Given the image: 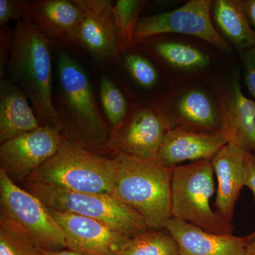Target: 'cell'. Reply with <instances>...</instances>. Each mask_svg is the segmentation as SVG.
<instances>
[{
    "instance_id": "1",
    "label": "cell",
    "mask_w": 255,
    "mask_h": 255,
    "mask_svg": "<svg viewBox=\"0 0 255 255\" xmlns=\"http://www.w3.org/2000/svg\"><path fill=\"white\" fill-rule=\"evenodd\" d=\"M50 46L49 38L29 21H18L13 31L5 79L27 97L41 127L62 129L52 95Z\"/></svg>"
},
{
    "instance_id": "2",
    "label": "cell",
    "mask_w": 255,
    "mask_h": 255,
    "mask_svg": "<svg viewBox=\"0 0 255 255\" xmlns=\"http://www.w3.org/2000/svg\"><path fill=\"white\" fill-rule=\"evenodd\" d=\"M115 159L117 175L111 195L138 213L148 229L166 228L172 218L173 168L122 153Z\"/></svg>"
},
{
    "instance_id": "3",
    "label": "cell",
    "mask_w": 255,
    "mask_h": 255,
    "mask_svg": "<svg viewBox=\"0 0 255 255\" xmlns=\"http://www.w3.org/2000/svg\"><path fill=\"white\" fill-rule=\"evenodd\" d=\"M60 100L58 111L65 140L86 148L108 143L107 126L85 70L65 53L58 60Z\"/></svg>"
},
{
    "instance_id": "4",
    "label": "cell",
    "mask_w": 255,
    "mask_h": 255,
    "mask_svg": "<svg viewBox=\"0 0 255 255\" xmlns=\"http://www.w3.org/2000/svg\"><path fill=\"white\" fill-rule=\"evenodd\" d=\"M117 169L115 158L97 155L65 140L56 153L27 180L77 192L112 194Z\"/></svg>"
},
{
    "instance_id": "5",
    "label": "cell",
    "mask_w": 255,
    "mask_h": 255,
    "mask_svg": "<svg viewBox=\"0 0 255 255\" xmlns=\"http://www.w3.org/2000/svg\"><path fill=\"white\" fill-rule=\"evenodd\" d=\"M211 159H203L174 167L172 179V216L220 235L233 234L232 223L211 208L215 191Z\"/></svg>"
},
{
    "instance_id": "6",
    "label": "cell",
    "mask_w": 255,
    "mask_h": 255,
    "mask_svg": "<svg viewBox=\"0 0 255 255\" xmlns=\"http://www.w3.org/2000/svg\"><path fill=\"white\" fill-rule=\"evenodd\" d=\"M28 188L49 209L97 220L128 238L149 230L138 213L111 194L77 192L36 182H28Z\"/></svg>"
},
{
    "instance_id": "7",
    "label": "cell",
    "mask_w": 255,
    "mask_h": 255,
    "mask_svg": "<svg viewBox=\"0 0 255 255\" xmlns=\"http://www.w3.org/2000/svg\"><path fill=\"white\" fill-rule=\"evenodd\" d=\"M0 219L5 220L46 252L68 249L63 230L48 207L15 184L0 169Z\"/></svg>"
},
{
    "instance_id": "8",
    "label": "cell",
    "mask_w": 255,
    "mask_h": 255,
    "mask_svg": "<svg viewBox=\"0 0 255 255\" xmlns=\"http://www.w3.org/2000/svg\"><path fill=\"white\" fill-rule=\"evenodd\" d=\"M212 0H191L172 11L148 15L139 19L135 45L159 35L182 34L199 38L223 53L233 46L217 31L211 16Z\"/></svg>"
},
{
    "instance_id": "9",
    "label": "cell",
    "mask_w": 255,
    "mask_h": 255,
    "mask_svg": "<svg viewBox=\"0 0 255 255\" xmlns=\"http://www.w3.org/2000/svg\"><path fill=\"white\" fill-rule=\"evenodd\" d=\"M213 92V91H212ZM168 130L221 132V116L214 92L196 85L176 87L152 104Z\"/></svg>"
},
{
    "instance_id": "10",
    "label": "cell",
    "mask_w": 255,
    "mask_h": 255,
    "mask_svg": "<svg viewBox=\"0 0 255 255\" xmlns=\"http://www.w3.org/2000/svg\"><path fill=\"white\" fill-rule=\"evenodd\" d=\"M65 140L60 128L41 127L0 146V169L11 180L28 179L56 153Z\"/></svg>"
},
{
    "instance_id": "11",
    "label": "cell",
    "mask_w": 255,
    "mask_h": 255,
    "mask_svg": "<svg viewBox=\"0 0 255 255\" xmlns=\"http://www.w3.org/2000/svg\"><path fill=\"white\" fill-rule=\"evenodd\" d=\"M168 130L152 105L137 107L113 130L107 145L117 153L155 159Z\"/></svg>"
},
{
    "instance_id": "12",
    "label": "cell",
    "mask_w": 255,
    "mask_h": 255,
    "mask_svg": "<svg viewBox=\"0 0 255 255\" xmlns=\"http://www.w3.org/2000/svg\"><path fill=\"white\" fill-rule=\"evenodd\" d=\"M221 116V130L228 143L255 152V101L242 90L239 75L213 87Z\"/></svg>"
},
{
    "instance_id": "13",
    "label": "cell",
    "mask_w": 255,
    "mask_h": 255,
    "mask_svg": "<svg viewBox=\"0 0 255 255\" xmlns=\"http://www.w3.org/2000/svg\"><path fill=\"white\" fill-rule=\"evenodd\" d=\"M48 209L63 230L70 251L83 255H117L130 239L97 220Z\"/></svg>"
},
{
    "instance_id": "14",
    "label": "cell",
    "mask_w": 255,
    "mask_h": 255,
    "mask_svg": "<svg viewBox=\"0 0 255 255\" xmlns=\"http://www.w3.org/2000/svg\"><path fill=\"white\" fill-rule=\"evenodd\" d=\"M80 9L75 43L95 58L111 60L118 58L119 48L110 0H75Z\"/></svg>"
},
{
    "instance_id": "15",
    "label": "cell",
    "mask_w": 255,
    "mask_h": 255,
    "mask_svg": "<svg viewBox=\"0 0 255 255\" xmlns=\"http://www.w3.org/2000/svg\"><path fill=\"white\" fill-rule=\"evenodd\" d=\"M227 143L221 132L200 133L170 129L164 135L155 160L164 167L174 168L187 161L211 159Z\"/></svg>"
},
{
    "instance_id": "16",
    "label": "cell",
    "mask_w": 255,
    "mask_h": 255,
    "mask_svg": "<svg viewBox=\"0 0 255 255\" xmlns=\"http://www.w3.org/2000/svg\"><path fill=\"white\" fill-rule=\"evenodd\" d=\"M27 20L49 39L76 41L80 9L75 0L21 1Z\"/></svg>"
},
{
    "instance_id": "17",
    "label": "cell",
    "mask_w": 255,
    "mask_h": 255,
    "mask_svg": "<svg viewBox=\"0 0 255 255\" xmlns=\"http://www.w3.org/2000/svg\"><path fill=\"white\" fill-rule=\"evenodd\" d=\"M246 151L240 146L227 143L211 159L218 183L216 212L229 223H232L236 202L245 187Z\"/></svg>"
},
{
    "instance_id": "18",
    "label": "cell",
    "mask_w": 255,
    "mask_h": 255,
    "mask_svg": "<svg viewBox=\"0 0 255 255\" xmlns=\"http://www.w3.org/2000/svg\"><path fill=\"white\" fill-rule=\"evenodd\" d=\"M166 229L177 241L180 255H247L246 236L208 232L174 218L169 220Z\"/></svg>"
},
{
    "instance_id": "19",
    "label": "cell",
    "mask_w": 255,
    "mask_h": 255,
    "mask_svg": "<svg viewBox=\"0 0 255 255\" xmlns=\"http://www.w3.org/2000/svg\"><path fill=\"white\" fill-rule=\"evenodd\" d=\"M25 94L6 79L0 80L1 143L41 127Z\"/></svg>"
},
{
    "instance_id": "20",
    "label": "cell",
    "mask_w": 255,
    "mask_h": 255,
    "mask_svg": "<svg viewBox=\"0 0 255 255\" xmlns=\"http://www.w3.org/2000/svg\"><path fill=\"white\" fill-rule=\"evenodd\" d=\"M211 16L220 34L240 53L255 48V33L242 0L213 1Z\"/></svg>"
},
{
    "instance_id": "21",
    "label": "cell",
    "mask_w": 255,
    "mask_h": 255,
    "mask_svg": "<svg viewBox=\"0 0 255 255\" xmlns=\"http://www.w3.org/2000/svg\"><path fill=\"white\" fill-rule=\"evenodd\" d=\"M151 53L173 71L198 75L211 65L209 53L197 46L177 40L161 39L151 43Z\"/></svg>"
},
{
    "instance_id": "22",
    "label": "cell",
    "mask_w": 255,
    "mask_h": 255,
    "mask_svg": "<svg viewBox=\"0 0 255 255\" xmlns=\"http://www.w3.org/2000/svg\"><path fill=\"white\" fill-rule=\"evenodd\" d=\"M117 255H180L177 241L166 228L147 230L130 238Z\"/></svg>"
},
{
    "instance_id": "23",
    "label": "cell",
    "mask_w": 255,
    "mask_h": 255,
    "mask_svg": "<svg viewBox=\"0 0 255 255\" xmlns=\"http://www.w3.org/2000/svg\"><path fill=\"white\" fill-rule=\"evenodd\" d=\"M147 4L144 0H118L114 3V19L121 51L135 46L134 33Z\"/></svg>"
},
{
    "instance_id": "24",
    "label": "cell",
    "mask_w": 255,
    "mask_h": 255,
    "mask_svg": "<svg viewBox=\"0 0 255 255\" xmlns=\"http://www.w3.org/2000/svg\"><path fill=\"white\" fill-rule=\"evenodd\" d=\"M101 102L113 130L118 128L128 115V105L123 92L111 79L103 77L100 85Z\"/></svg>"
},
{
    "instance_id": "25",
    "label": "cell",
    "mask_w": 255,
    "mask_h": 255,
    "mask_svg": "<svg viewBox=\"0 0 255 255\" xmlns=\"http://www.w3.org/2000/svg\"><path fill=\"white\" fill-rule=\"evenodd\" d=\"M46 253L12 225L0 219V255H44Z\"/></svg>"
},
{
    "instance_id": "26",
    "label": "cell",
    "mask_w": 255,
    "mask_h": 255,
    "mask_svg": "<svg viewBox=\"0 0 255 255\" xmlns=\"http://www.w3.org/2000/svg\"><path fill=\"white\" fill-rule=\"evenodd\" d=\"M125 63L130 76L140 87L150 89L157 85L158 72L147 58L141 55L130 54L126 57Z\"/></svg>"
},
{
    "instance_id": "27",
    "label": "cell",
    "mask_w": 255,
    "mask_h": 255,
    "mask_svg": "<svg viewBox=\"0 0 255 255\" xmlns=\"http://www.w3.org/2000/svg\"><path fill=\"white\" fill-rule=\"evenodd\" d=\"M241 55L245 83L255 101V48L242 52Z\"/></svg>"
},
{
    "instance_id": "28",
    "label": "cell",
    "mask_w": 255,
    "mask_h": 255,
    "mask_svg": "<svg viewBox=\"0 0 255 255\" xmlns=\"http://www.w3.org/2000/svg\"><path fill=\"white\" fill-rule=\"evenodd\" d=\"M11 20L18 21L24 20V14L21 1L0 0V26H6Z\"/></svg>"
},
{
    "instance_id": "29",
    "label": "cell",
    "mask_w": 255,
    "mask_h": 255,
    "mask_svg": "<svg viewBox=\"0 0 255 255\" xmlns=\"http://www.w3.org/2000/svg\"><path fill=\"white\" fill-rule=\"evenodd\" d=\"M245 187L251 189L255 197V152L246 151L245 159ZM247 241L255 239V230L246 236Z\"/></svg>"
},
{
    "instance_id": "30",
    "label": "cell",
    "mask_w": 255,
    "mask_h": 255,
    "mask_svg": "<svg viewBox=\"0 0 255 255\" xmlns=\"http://www.w3.org/2000/svg\"><path fill=\"white\" fill-rule=\"evenodd\" d=\"M13 31H10L6 26H1V49H0V77L4 78L6 64L9 59L11 43H12Z\"/></svg>"
},
{
    "instance_id": "31",
    "label": "cell",
    "mask_w": 255,
    "mask_h": 255,
    "mask_svg": "<svg viewBox=\"0 0 255 255\" xmlns=\"http://www.w3.org/2000/svg\"><path fill=\"white\" fill-rule=\"evenodd\" d=\"M242 2L255 33V0H242Z\"/></svg>"
},
{
    "instance_id": "32",
    "label": "cell",
    "mask_w": 255,
    "mask_h": 255,
    "mask_svg": "<svg viewBox=\"0 0 255 255\" xmlns=\"http://www.w3.org/2000/svg\"><path fill=\"white\" fill-rule=\"evenodd\" d=\"M44 255H83L68 249L60 250V251L47 252Z\"/></svg>"
},
{
    "instance_id": "33",
    "label": "cell",
    "mask_w": 255,
    "mask_h": 255,
    "mask_svg": "<svg viewBox=\"0 0 255 255\" xmlns=\"http://www.w3.org/2000/svg\"><path fill=\"white\" fill-rule=\"evenodd\" d=\"M247 255H255V239L248 241L246 248Z\"/></svg>"
}]
</instances>
